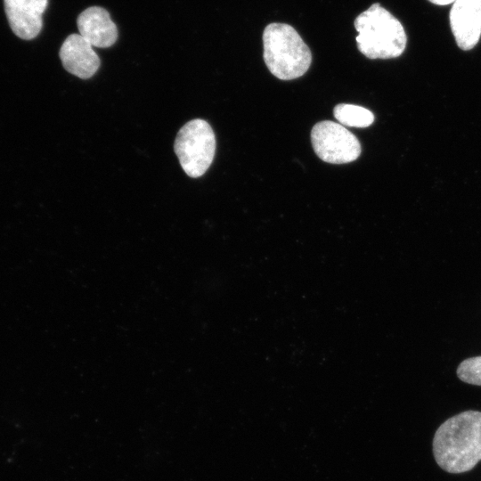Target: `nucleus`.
<instances>
[{"mask_svg":"<svg viewBox=\"0 0 481 481\" xmlns=\"http://www.w3.org/2000/svg\"><path fill=\"white\" fill-rule=\"evenodd\" d=\"M433 453L448 473L471 470L481 461V412L465 411L442 423L433 438Z\"/></svg>","mask_w":481,"mask_h":481,"instance_id":"f257e3e1","label":"nucleus"},{"mask_svg":"<svg viewBox=\"0 0 481 481\" xmlns=\"http://www.w3.org/2000/svg\"><path fill=\"white\" fill-rule=\"evenodd\" d=\"M358 33V50L369 59H391L400 56L407 37L402 23L376 3L360 13L354 21Z\"/></svg>","mask_w":481,"mask_h":481,"instance_id":"f03ea898","label":"nucleus"},{"mask_svg":"<svg viewBox=\"0 0 481 481\" xmlns=\"http://www.w3.org/2000/svg\"><path fill=\"white\" fill-rule=\"evenodd\" d=\"M264 61L279 79L303 76L312 62V53L298 31L285 23H270L263 32Z\"/></svg>","mask_w":481,"mask_h":481,"instance_id":"7ed1b4c3","label":"nucleus"},{"mask_svg":"<svg viewBox=\"0 0 481 481\" xmlns=\"http://www.w3.org/2000/svg\"><path fill=\"white\" fill-rule=\"evenodd\" d=\"M175 152L183 171L192 178L205 174L216 152V136L210 125L195 118L183 125L176 135Z\"/></svg>","mask_w":481,"mask_h":481,"instance_id":"20e7f679","label":"nucleus"},{"mask_svg":"<svg viewBox=\"0 0 481 481\" xmlns=\"http://www.w3.org/2000/svg\"><path fill=\"white\" fill-rule=\"evenodd\" d=\"M311 143L315 154L330 164L352 162L362 151L354 134L341 124L330 120L318 122L313 126Z\"/></svg>","mask_w":481,"mask_h":481,"instance_id":"39448f33","label":"nucleus"},{"mask_svg":"<svg viewBox=\"0 0 481 481\" xmlns=\"http://www.w3.org/2000/svg\"><path fill=\"white\" fill-rule=\"evenodd\" d=\"M450 25L461 50L476 46L481 36V0H456L450 12Z\"/></svg>","mask_w":481,"mask_h":481,"instance_id":"423d86ee","label":"nucleus"},{"mask_svg":"<svg viewBox=\"0 0 481 481\" xmlns=\"http://www.w3.org/2000/svg\"><path fill=\"white\" fill-rule=\"evenodd\" d=\"M4 4L10 28L17 37L30 40L40 33L48 0H4Z\"/></svg>","mask_w":481,"mask_h":481,"instance_id":"0eeeda50","label":"nucleus"},{"mask_svg":"<svg viewBox=\"0 0 481 481\" xmlns=\"http://www.w3.org/2000/svg\"><path fill=\"white\" fill-rule=\"evenodd\" d=\"M59 55L64 69L82 79L93 77L101 63L93 45L77 33L68 36Z\"/></svg>","mask_w":481,"mask_h":481,"instance_id":"6e6552de","label":"nucleus"},{"mask_svg":"<svg viewBox=\"0 0 481 481\" xmlns=\"http://www.w3.org/2000/svg\"><path fill=\"white\" fill-rule=\"evenodd\" d=\"M79 34L93 46L107 48L118 39V29L107 10L91 6L84 10L77 19Z\"/></svg>","mask_w":481,"mask_h":481,"instance_id":"1a4fd4ad","label":"nucleus"},{"mask_svg":"<svg viewBox=\"0 0 481 481\" xmlns=\"http://www.w3.org/2000/svg\"><path fill=\"white\" fill-rule=\"evenodd\" d=\"M334 118L342 126L353 127H367L374 121L373 113L358 105L340 103L333 110Z\"/></svg>","mask_w":481,"mask_h":481,"instance_id":"9d476101","label":"nucleus"},{"mask_svg":"<svg viewBox=\"0 0 481 481\" xmlns=\"http://www.w3.org/2000/svg\"><path fill=\"white\" fill-rule=\"evenodd\" d=\"M456 373L461 381L481 386V355L463 360L459 364Z\"/></svg>","mask_w":481,"mask_h":481,"instance_id":"9b49d317","label":"nucleus"},{"mask_svg":"<svg viewBox=\"0 0 481 481\" xmlns=\"http://www.w3.org/2000/svg\"><path fill=\"white\" fill-rule=\"evenodd\" d=\"M432 4L438 5H445L454 3L456 0H428Z\"/></svg>","mask_w":481,"mask_h":481,"instance_id":"f8f14e48","label":"nucleus"}]
</instances>
